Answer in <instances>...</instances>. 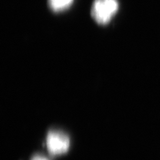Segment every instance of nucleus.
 Segmentation results:
<instances>
[{
  "mask_svg": "<svg viewBox=\"0 0 160 160\" xmlns=\"http://www.w3.org/2000/svg\"><path fill=\"white\" fill-rule=\"evenodd\" d=\"M46 145L48 151L51 154H62L67 152L69 148V138L62 132L52 130L47 135Z\"/></svg>",
  "mask_w": 160,
  "mask_h": 160,
  "instance_id": "nucleus-2",
  "label": "nucleus"
},
{
  "mask_svg": "<svg viewBox=\"0 0 160 160\" xmlns=\"http://www.w3.org/2000/svg\"><path fill=\"white\" fill-rule=\"evenodd\" d=\"M119 9L118 0H94L91 13L95 22L106 25L111 21Z\"/></svg>",
  "mask_w": 160,
  "mask_h": 160,
  "instance_id": "nucleus-1",
  "label": "nucleus"
},
{
  "mask_svg": "<svg viewBox=\"0 0 160 160\" xmlns=\"http://www.w3.org/2000/svg\"><path fill=\"white\" fill-rule=\"evenodd\" d=\"M32 160H49L48 158H45L42 156H39V155H37V156H35Z\"/></svg>",
  "mask_w": 160,
  "mask_h": 160,
  "instance_id": "nucleus-4",
  "label": "nucleus"
},
{
  "mask_svg": "<svg viewBox=\"0 0 160 160\" xmlns=\"http://www.w3.org/2000/svg\"><path fill=\"white\" fill-rule=\"evenodd\" d=\"M74 0H48V5L55 12H63L68 9L73 3Z\"/></svg>",
  "mask_w": 160,
  "mask_h": 160,
  "instance_id": "nucleus-3",
  "label": "nucleus"
}]
</instances>
